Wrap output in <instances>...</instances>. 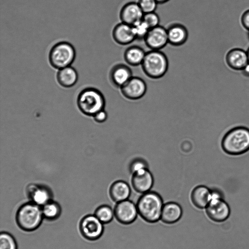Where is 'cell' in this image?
I'll return each instance as SVG.
<instances>
[{
	"instance_id": "cell-1",
	"label": "cell",
	"mask_w": 249,
	"mask_h": 249,
	"mask_svg": "<svg viewBox=\"0 0 249 249\" xmlns=\"http://www.w3.org/2000/svg\"><path fill=\"white\" fill-rule=\"evenodd\" d=\"M164 204L162 197L156 192L142 194L136 203L139 215L148 223H157L160 220Z\"/></svg>"
},
{
	"instance_id": "cell-2",
	"label": "cell",
	"mask_w": 249,
	"mask_h": 249,
	"mask_svg": "<svg viewBox=\"0 0 249 249\" xmlns=\"http://www.w3.org/2000/svg\"><path fill=\"white\" fill-rule=\"evenodd\" d=\"M223 150L227 154L237 156L249 150V129L237 126L229 130L221 141Z\"/></svg>"
},
{
	"instance_id": "cell-3",
	"label": "cell",
	"mask_w": 249,
	"mask_h": 249,
	"mask_svg": "<svg viewBox=\"0 0 249 249\" xmlns=\"http://www.w3.org/2000/svg\"><path fill=\"white\" fill-rule=\"evenodd\" d=\"M43 218L41 207L31 201L20 206L16 215L18 226L26 231L36 230L40 226Z\"/></svg>"
},
{
	"instance_id": "cell-4",
	"label": "cell",
	"mask_w": 249,
	"mask_h": 249,
	"mask_svg": "<svg viewBox=\"0 0 249 249\" xmlns=\"http://www.w3.org/2000/svg\"><path fill=\"white\" fill-rule=\"evenodd\" d=\"M169 66L168 58L160 50H150L146 52L141 64L144 74L151 79H159L166 73Z\"/></svg>"
},
{
	"instance_id": "cell-5",
	"label": "cell",
	"mask_w": 249,
	"mask_h": 249,
	"mask_svg": "<svg viewBox=\"0 0 249 249\" xmlns=\"http://www.w3.org/2000/svg\"><path fill=\"white\" fill-rule=\"evenodd\" d=\"M77 104L80 110L87 115L94 116L104 109L105 100L102 93L98 89L88 88L78 95Z\"/></svg>"
},
{
	"instance_id": "cell-6",
	"label": "cell",
	"mask_w": 249,
	"mask_h": 249,
	"mask_svg": "<svg viewBox=\"0 0 249 249\" xmlns=\"http://www.w3.org/2000/svg\"><path fill=\"white\" fill-rule=\"evenodd\" d=\"M75 54V49L71 44L62 41L52 48L49 60L53 67L60 70L70 66L74 60Z\"/></svg>"
},
{
	"instance_id": "cell-7",
	"label": "cell",
	"mask_w": 249,
	"mask_h": 249,
	"mask_svg": "<svg viewBox=\"0 0 249 249\" xmlns=\"http://www.w3.org/2000/svg\"><path fill=\"white\" fill-rule=\"evenodd\" d=\"M79 229L84 238L90 241H95L102 235L104 224L94 214H88L81 220Z\"/></svg>"
},
{
	"instance_id": "cell-8",
	"label": "cell",
	"mask_w": 249,
	"mask_h": 249,
	"mask_svg": "<svg viewBox=\"0 0 249 249\" xmlns=\"http://www.w3.org/2000/svg\"><path fill=\"white\" fill-rule=\"evenodd\" d=\"M114 212L117 221L126 225L133 223L139 215L136 203L129 199L117 203Z\"/></svg>"
},
{
	"instance_id": "cell-9",
	"label": "cell",
	"mask_w": 249,
	"mask_h": 249,
	"mask_svg": "<svg viewBox=\"0 0 249 249\" xmlns=\"http://www.w3.org/2000/svg\"><path fill=\"white\" fill-rule=\"evenodd\" d=\"M123 95L126 98L135 100L142 97L147 90L145 82L141 77L133 76L120 88Z\"/></svg>"
},
{
	"instance_id": "cell-10",
	"label": "cell",
	"mask_w": 249,
	"mask_h": 249,
	"mask_svg": "<svg viewBox=\"0 0 249 249\" xmlns=\"http://www.w3.org/2000/svg\"><path fill=\"white\" fill-rule=\"evenodd\" d=\"M143 40L150 50H160L168 43L166 28L160 25L150 29Z\"/></svg>"
},
{
	"instance_id": "cell-11",
	"label": "cell",
	"mask_w": 249,
	"mask_h": 249,
	"mask_svg": "<svg viewBox=\"0 0 249 249\" xmlns=\"http://www.w3.org/2000/svg\"><path fill=\"white\" fill-rule=\"evenodd\" d=\"M26 191L30 201L40 207L52 200V192L46 186L30 184L27 186Z\"/></svg>"
},
{
	"instance_id": "cell-12",
	"label": "cell",
	"mask_w": 249,
	"mask_h": 249,
	"mask_svg": "<svg viewBox=\"0 0 249 249\" xmlns=\"http://www.w3.org/2000/svg\"><path fill=\"white\" fill-rule=\"evenodd\" d=\"M131 182L136 192L143 194L151 191L154 178L149 169H146L132 174Z\"/></svg>"
},
{
	"instance_id": "cell-13",
	"label": "cell",
	"mask_w": 249,
	"mask_h": 249,
	"mask_svg": "<svg viewBox=\"0 0 249 249\" xmlns=\"http://www.w3.org/2000/svg\"><path fill=\"white\" fill-rule=\"evenodd\" d=\"M143 15L138 2L134 1L125 3L121 8L119 14L121 22L131 26L142 20Z\"/></svg>"
},
{
	"instance_id": "cell-14",
	"label": "cell",
	"mask_w": 249,
	"mask_h": 249,
	"mask_svg": "<svg viewBox=\"0 0 249 249\" xmlns=\"http://www.w3.org/2000/svg\"><path fill=\"white\" fill-rule=\"evenodd\" d=\"M205 209L208 216L215 222L226 220L230 214V207L223 199L210 203Z\"/></svg>"
},
{
	"instance_id": "cell-15",
	"label": "cell",
	"mask_w": 249,
	"mask_h": 249,
	"mask_svg": "<svg viewBox=\"0 0 249 249\" xmlns=\"http://www.w3.org/2000/svg\"><path fill=\"white\" fill-rule=\"evenodd\" d=\"M131 69L126 65L120 63L114 65L111 69L109 78L112 83L121 88L132 77Z\"/></svg>"
},
{
	"instance_id": "cell-16",
	"label": "cell",
	"mask_w": 249,
	"mask_h": 249,
	"mask_svg": "<svg viewBox=\"0 0 249 249\" xmlns=\"http://www.w3.org/2000/svg\"><path fill=\"white\" fill-rule=\"evenodd\" d=\"M112 37L114 40L121 45L130 44L136 40L132 26L122 22L114 27Z\"/></svg>"
},
{
	"instance_id": "cell-17",
	"label": "cell",
	"mask_w": 249,
	"mask_h": 249,
	"mask_svg": "<svg viewBox=\"0 0 249 249\" xmlns=\"http://www.w3.org/2000/svg\"><path fill=\"white\" fill-rule=\"evenodd\" d=\"M167 29L168 43L174 46H180L187 40L188 32L183 25L175 23L169 25Z\"/></svg>"
},
{
	"instance_id": "cell-18",
	"label": "cell",
	"mask_w": 249,
	"mask_h": 249,
	"mask_svg": "<svg viewBox=\"0 0 249 249\" xmlns=\"http://www.w3.org/2000/svg\"><path fill=\"white\" fill-rule=\"evenodd\" d=\"M182 214V209L178 203L168 202L164 204L160 221L166 224H175L180 219Z\"/></svg>"
},
{
	"instance_id": "cell-19",
	"label": "cell",
	"mask_w": 249,
	"mask_h": 249,
	"mask_svg": "<svg viewBox=\"0 0 249 249\" xmlns=\"http://www.w3.org/2000/svg\"><path fill=\"white\" fill-rule=\"evenodd\" d=\"M226 62L231 69L241 71L249 62L247 52L240 48L232 49L227 53Z\"/></svg>"
},
{
	"instance_id": "cell-20",
	"label": "cell",
	"mask_w": 249,
	"mask_h": 249,
	"mask_svg": "<svg viewBox=\"0 0 249 249\" xmlns=\"http://www.w3.org/2000/svg\"><path fill=\"white\" fill-rule=\"evenodd\" d=\"M109 194L111 199L117 203L128 199L131 195V188L126 182L117 180L111 185Z\"/></svg>"
},
{
	"instance_id": "cell-21",
	"label": "cell",
	"mask_w": 249,
	"mask_h": 249,
	"mask_svg": "<svg viewBox=\"0 0 249 249\" xmlns=\"http://www.w3.org/2000/svg\"><path fill=\"white\" fill-rule=\"evenodd\" d=\"M211 190L204 185L197 186L192 190L191 200L193 205L198 209H205L209 205L211 198Z\"/></svg>"
},
{
	"instance_id": "cell-22",
	"label": "cell",
	"mask_w": 249,
	"mask_h": 249,
	"mask_svg": "<svg viewBox=\"0 0 249 249\" xmlns=\"http://www.w3.org/2000/svg\"><path fill=\"white\" fill-rule=\"evenodd\" d=\"M146 52L140 46H131L127 48L124 53L126 63L131 66H138L142 64Z\"/></svg>"
},
{
	"instance_id": "cell-23",
	"label": "cell",
	"mask_w": 249,
	"mask_h": 249,
	"mask_svg": "<svg viewBox=\"0 0 249 249\" xmlns=\"http://www.w3.org/2000/svg\"><path fill=\"white\" fill-rule=\"evenodd\" d=\"M78 77L76 71L71 66L60 69L56 75L58 83L65 88L74 86L77 81Z\"/></svg>"
},
{
	"instance_id": "cell-24",
	"label": "cell",
	"mask_w": 249,
	"mask_h": 249,
	"mask_svg": "<svg viewBox=\"0 0 249 249\" xmlns=\"http://www.w3.org/2000/svg\"><path fill=\"white\" fill-rule=\"evenodd\" d=\"M44 218L50 221L55 220L59 218L61 213V208L57 202L50 200L41 207Z\"/></svg>"
},
{
	"instance_id": "cell-25",
	"label": "cell",
	"mask_w": 249,
	"mask_h": 249,
	"mask_svg": "<svg viewBox=\"0 0 249 249\" xmlns=\"http://www.w3.org/2000/svg\"><path fill=\"white\" fill-rule=\"evenodd\" d=\"M94 215L104 224L110 223L115 217L114 209L107 205L99 206L96 209Z\"/></svg>"
},
{
	"instance_id": "cell-26",
	"label": "cell",
	"mask_w": 249,
	"mask_h": 249,
	"mask_svg": "<svg viewBox=\"0 0 249 249\" xmlns=\"http://www.w3.org/2000/svg\"><path fill=\"white\" fill-rule=\"evenodd\" d=\"M0 249H18L17 243L15 238L9 232H1Z\"/></svg>"
},
{
	"instance_id": "cell-27",
	"label": "cell",
	"mask_w": 249,
	"mask_h": 249,
	"mask_svg": "<svg viewBox=\"0 0 249 249\" xmlns=\"http://www.w3.org/2000/svg\"><path fill=\"white\" fill-rule=\"evenodd\" d=\"M132 28L137 40H144L150 30L148 26L142 19L132 25Z\"/></svg>"
},
{
	"instance_id": "cell-28",
	"label": "cell",
	"mask_w": 249,
	"mask_h": 249,
	"mask_svg": "<svg viewBox=\"0 0 249 249\" xmlns=\"http://www.w3.org/2000/svg\"><path fill=\"white\" fill-rule=\"evenodd\" d=\"M148 169L147 161L142 158H136L131 161L129 164V170L132 175L140 171Z\"/></svg>"
},
{
	"instance_id": "cell-29",
	"label": "cell",
	"mask_w": 249,
	"mask_h": 249,
	"mask_svg": "<svg viewBox=\"0 0 249 249\" xmlns=\"http://www.w3.org/2000/svg\"><path fill=\"white\" fill-rule=\"evenodd\" d=\"M137 2L144 14L155 12L158 4L156 0H138Z\"/></svg>"
},
{
	"instance_id": "cell-30",
	"label": "cell",
	"mask_w": 249,
	"mask_h": 249,
	"mask_svg": "<svg viewBox=\"0 0 249 249\" xmlns=\"http://www.w3.org/2000/svg\"><path fill=\"white\" fill-rule=\"evenodd\" d=\"M142 19L150 29L160 25V18L155 12L144 14Z\"/></svg>"
},
{
	"instance_id": "cell-31",
	"label": "cell",
	"mask_w": 249,
	"mask_h": 249,
	"mask_svg": "<svg viewBox=\"0 0 249 249\" xmlns=\"http://www.w3.org/2000/svg\"><path fill=\"white\" fill-rule=\"evenodd\" d=\"M223 197L222 193L219 190L217 189L211 190V198L209 203L223 199Z\"/></svg>"
},
{
	"instance_id": "cell-32",
	"label": "cell",
	"mask_w": 249,
	"mask_h": 249,
	"mask_svg": "<svg viewBox=\"0 0 249 249\" xmlns=\"http://www.w3.org/2000/svg\"><path fill=\"white\" fill-rule=\"evenodd\" d=\"M241 22L243 27L249 31V9L245 11L242 14Z\"/></svg>"
},
{
	"instance_id": "cell-33",
	"label": "cell",
	"mask_w": 249,
	"mask_h": 249,
	"mask_svg": "<svg viewBox=\"0 0 249 249\" xmlns=\"http://www.w3.org/2000/svg\"><path fill=\"white\" fill-rule=\"evenodd\" d=\"M107 117V113L104 109L100 110L94 115L95 120L99 123L105 122Z\"/></svg>"
},
{
	"instance_id": "cell-34",
	"label": "cell",
	"mask_w": 249,
	"mask_h": 249,
	"mask_svg": "<svg viewBox=\"0 0 249 249\" xmlns=\"http://www.w3.org/2000/svg\"><path fill=\"white\" fill-rule=\"evenodd\" d=\"M242 74L248 77H249V62L241 70Z\"/></svg>"
},
{
	"instance_id": "cell-35",
	"label": "cell",
	"mask_w": 249,
	"mask_h": 249,
	"mask_svg": "<svg viewBox=\"0 0 249 249\" xmlns=\"http://www.w3.org/2000/svg\"><path fill=\"white\" fill-rule=\"evenodd\" d=\"M158 4H163L168 2L170 0H156Z\"/></svg>"
},
{
	"instance_id": "cell-36",
	"label": "cell",
	"mask_w": 249,
	"mask_h": 249,
	"mask_svg": "<svg viewBox=\"0 0 249 249\" xmlns=\"http://www.w3.org/2000/svg\"><path fill=\"white\" fill-rule=\"evenodd\" d=\"M247 52V54H248V59H249V48L248 49Z\"/></svg>"
},
{
	"instance_id": "cell-37",
	"label": "cell",
	"mask_w": 249,
	"mask_h": 249,
	"mask_svg": "<svg viewBox=\"0 0 249 249\" xmlns=\"http://www.w3.org/2000/svg\"><path fill=\"white\" fill-rule=\"evenodd\" d=\"M248 36H249V34H248Z\"/></svg>"
}]
</instances>
